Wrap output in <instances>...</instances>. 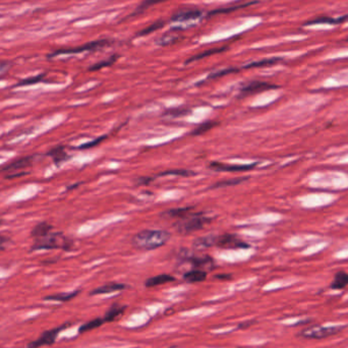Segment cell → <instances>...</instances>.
Instances as JSON below:
<instances>
[{"instance_id":"obj_1","label":"cell","mask_w":348,"mask_h":348,"mask_svg":"<svg viewBox=\"0 0 348 348\" xmlns=\"http://www.w3.org/2000/svg\"><path fill=\"white\" fill-rule=\"evenodd\" d=\"M171 233L163 229H147L137 233L131 239V244L138 250L153 251L166 244Z\"/></svg>"},{"instance_id":"obj_2","label":"cell","mask_w":348,"mask_h":348,"mask_svg":"<svg viewBox=\"0 0 348 348\" xmlns=\"http://www.w3.org/2000/svg\"><path fill=\"white\" fill-rule=\"evenodd\" d=\"M73 247V242L61 232H50L42 238L34 239V243L31 247V251H43V250H64L69 251Z\"/></svg>"},{"instance_id":"obj_3","label":"cell","mask_w":348,"mask_h":348,"mask_svg":"<svg viewBox=\"0 0 348 348\" xmlns=\"http://www.w3.org/2000/svg\"><path fill=\"white\" fill-rule=\"evenodd\" d=\"M210 221L211 219L203 213H190L186 217L178 219L173 227L179 234L189 235L203 229Z\"/></svg>"},{"instance_id":"obj_4","label":"cell","mask_w":348,"mask_h":348,"mask_svg":"<svg viewBox=\"0 0 348 348\" xmlns=\"http://www.w3.org/2000/svg\"><path fill=\"white\" fill-rule=\"evenodd\" d=\"M345 326H313L301 332V336L304 339H324L330 336L340 333Z\"/></svg>"},{"instance_id":"obj_5","label":"cell","mask_w":348,"mask_h":348,"mask_svg":"<svg viewBox=\"0 0 348 348\" xmlns=\"http://www.w3.org/2000/svg\"><path fill=\"white\" fill-rule=\"evenodd\" d=\"M215 247H218L224 250H235V249H249L250 244L244 242L237 235L224 233L216 235L215 238Z\"/></svg>"},{"instance_id":"obj_6","label":"cell","mask_w":348,"mask_h":348,"mask_svg":"<svg viewBox=\"0 0 348 348\" xmlns=\"http://www.w3.org/2000/svg\"><path fill=\"white\" fill-rule=\"evenodd\" d=\"M112 42L109 40H98V41H94V42H90L88 44H85L83 46H79L77 48H71V49H61V50H57L55 52L51 53L48 55L49 58L51 57H55L58 55H63V54H77V53H81V52H86V51H95V50H99L104 48L108 45H110Z\"/></svg>"},{"instance_id":"obj_7","label":"cell","mask_w":348,"mask_h":348,"mask_svg":"<svg viewBox=\"0 0 348 348\" xmlns=\"http://www.w3.org/2000/svg\"><path fill=\"white\" fill-rule=\"evenodd\" d=\"M35 161V156H26V157H22L19 159H16L13 162L8 163V164L4 165L1 169H0V172H5L7 174H14V173H19L20 172H25V169L28 167H31L33 165V163ZM6 174V175H7Z\"/></svg>"},{"instance_id":"obj_8","label":"cell","mask_w":348,"mask_h":348,"mask_svg":"<svg viewBox=\"0 0 348 348\" xmlns=\"http://www.w3.org/2000/svg\"><path fill=\"white\" fill-rule=\"evenodd\" d=\"M66 327H67V325L65 324V325L60 326V327H57V328H54L52 330L45 331L42 335L39 337L38 339H36L33 342H31L27 348H39V347H42L45 345H52L55 342L60 331L65 329Z\"/></svg>"},{"instance_id":"obj_9","label":"cell","mask_w":348,"mask_h":348,"mask_svg":"<svg viewBox=\"0 0 348 348\" xmlns=\"http://www.w3.org/2000/svg\"><path fill=\"white\" fill-rule=\"evenodd\" d=\"M277 88H279V87L276 85H273V84H270V83H266V81L253 80V81H250V83L245 84L243 87H241L240 95L241 96H250V95L259 94V93H261V92L269 91V90L277 89Z\"/></svg>"},{"instance_id":"obj_10","label":"cell","mask_w":348,"mask_h":348,"mask_svg":"<svg viewBox=\"0 0 348 348\" xmlns=\"http://www.w3.org/2000/svg\"><path fill=\"white\" fill-rule=\"evenodd\" d=\"M258 165V163H252L247 165H229L220 162H211L209 168L214 171H224V172H244L253 169Z\"/></svg>"},{"instance_id":"obj_11","label":"cell","mask_w":348,"mask_h":348,"mask_svg":"<svg viewBox=\"0 0 348 348\" xmlns=\"http://www.w3.org/2000/svg\"><path fill=\"white\" fill-rule=\"evenodd\" d=\"M188 257H186V260L190 262L191 265L193 266L194 268L197 269H200V270H213L214 267H215V263H214V260L209 257V255L207 254H204V255H189L187 254Z\"/></svg>"},{"instance_id":"obj_12","label":"cell","mask_w":348,"mask_h":348,"mask_svg":"<svg viewBox=\"0 0 348 348\" xmlns=\"http://www.w3.org/2000/svg\"><path fill=\"white\" fill-rule=\"evenodd\" d=\"M202 16H203V12L200 9H194V8L181 9V10H179L178 13H176L175 15H173L172 20H173V22H176V23L189 22V20L198 19Z\"/></svg>"},{"instance_id":"obj_13","label":"cell","mask_w":348,"mask_h":348,"mask_svg":"<svg viewBox=\"0 0 348 348\" xmlns=\"http://www.w3.org/2000/svg\"><path fill=\"white\" fill-rule=\"evenodd\" d=\"M46 155L53 160L54 164L56 166H60L63 162L69 159V155L66 153L65 148L63 146H56L52 148L46 153Z\"/></svg>"},{"instance_id":"obj_14","label":"cell","mask_w":348,"mask_h":348,"mask_svg":"<svg viewBox=\"0 0 348 348\" xmlns=\"http://www.w3.org/2000/svg\"><path fill=\"white\" fill-rule=\"evenodd\" d=\"M52 230L53 226L48 222H40L32 229L31 235H32L33 239H38L46 237L50 232H52Z\"/></svg>"},{"instance_id":"obj_15","label":"cell","mask_w":348,"mask_h":348,"mask_svg":"<svg viewBox=\"0 0 348 348\" xmlns=\"http://www.w3.org/2000/svg\"><path fill=\"white\" fill-rule=\"evenodd\" d=\"M126 288H127L126 284H122V283H109V284H105L103 286H100V287L94 289L93 291L91 292V295L107 294V293H112V292H115V291L124 290Z\"/></svg>"},{"instance_id":"obj_16","label":"cell","mask_w":348,"mask_h":348,"mask_svg":"<svg viewBox=\"0 0 348 348\" xmlns=\"http://www.w3.org/2000/svg\"><path fill=\"white\" fill-rule=\"evenodd\" d=\"M348 20V15L343 16L341 17L338 18H333V17H328V16H320L316 17L313 20H310V22L305 23L304 26H310V25H319V24H330V25H339L341 23L347 22Z\"/></svg>"},{"instance_id":"obj_17","label":"cell","mask_w":348,"mask_h":348,"mask_svg":"<svg viewBox=\"0 0 348 348\" xmlns=\"http://www.w3.org/2000/svg\"><path fill=\"white\" fill-rule=\"evenodd\" d=\"M173 281H175V278H174L173 276L168 275V274H161V275H157V276H154V277H151V278L147 279L145 282V285H146V287H155V286L166 284V283L173 282Z\"/></svg>"},{"instance_id":"obj_18","label":"cell","mask_w":348,"mask_h":348,"mask_svg":"<svg viewBox=\"0 0 348 348\" xmlns=\"http://www.w3.org/2000/svg\"><path fill=\"white\" fill-rule=\"evenodd\" d=\"M207 272L200 269L191 270L183 274V279L189 283H199L206 280Z\"/></svg>"},{"instance_id":"obj_19","label":"cell","mask_w":348,"mask_h":348,"mask_svg":"<svg viewBox=\"0 0 348 348\" xmlns=\"http://www.w3.org/2000/svg\"><path fill=\"white\" fill-rule=\"evenodd\" d=\"M126 309L127 308L125 305H119V304L112 305L111 308H109V310L106 312L105 316H103L105 322H113L114 320L118 319L119 316H121L122 314L125 313Z\"/></svg>"},{"instance_id":"obj_20","label":"cell","mask_w":348,"mask_h":348,"mask_svg":"<svg viewBox=\"0 0 348 348\" xmlns=\"http://www.w3.org/2000/svg\"><path fill=\"white\" fill-rule=\"evenodd\" d=\"M348 285V274L344 271H339L334 276V280L331 283V288L333 289H343Z\"/></svg>"},{"instance_id":"obj_21","label":"cell","mask_w":348,"mask_h":348,"mask_svg":"<svg viewBox=\"0 0 348 348\" xmlns=\"http://www.w3.org/2000/svg\"><path fill=\"white\" fill-rule=\"evenodd\" d=\"M193 208L194 207H182V208L171 209V210H168V211L163 213V215L166 217H169V218H176L178 220V219L186 217L187 215L191 213L193 211Z\"/></svg>"},{"instance_id":"obj_22","label":"cell","mask_w":348,"mask_h":348,"mask_svg":"<svg viewBox=\"0 0 348 348\" xmlns=\"http://www.w3.org/2000/svg\"><path fill=\"white\" fill-rule=\"evenodd\" d=\"M79 293V290H76V291H73V292H61V293H57V294L48 295V296H46V298H44V300L45 301H53L65 302V301H69L73 299H75Z\"/></svg>"},{"instance_id":"obj_23","label":"cell","mask_w":348,"mask_h":348,"mask_svg":"<svg viewBox=\"0 0 348 348\" xmlns=\"http://www.w3.org/2000/svg\"><path fill=\"white\" fill-rule=\"evenodd\" d=\"M215 238H216V235L214 234L199 237L193 241V247L197 249H207V248L215 247Z\"/></svg>"},{"instance_id":"obj_24","label":"cell","mask_w":348,"mask_h":348,"mask_svg":"<svg viewBox=\"0 0 348 348\" xmlns=\"http://www.w3.org/2000/svg\"><path fill=\"white\" fill-rule=\"evenodd\" d=\"M227 50V47H220V48H214V49H210V50H207V51H204V52L200 53V54H197L194 55L192 57H190V59H188L186 61V64L188 63H193V61H198V60H201V59H204L206 57H209V56H212L214 54H218V53H221L223 52V51Z\"/></svg>"},{"instance_id":"obj_25","label":"cell","mask_w":348,"mask_h":348,"mask_svg":"<svg viewBox=\"0 0 348 348\" xmlns=\"http://www.w3.org/2000/svg\"><path fill=\"white\" fill-rule=\"evenodd\" d=\"M282 61V58L280 57H272V58H267V59H263L260 61H254V63H251L247 65H244L243 68H253V67H264V66H271L274 64H277L278 63Z\"/></svg>"},{"instance_id":"obj_26","label":"cell","mask_w":348,"mask_h":348,"mask_svg":"<svg viewBox=\"0 0 348 348\" xmlns=\"http://www.w3.org/2000/svg\"><path fill=\"white\" fill-rule=\"evenodd\" d=\"M168 175H174V176H183V177H190V176H194L196 175V172H193L191 170H188V169H173V170H167V171H163L155 177H161V176H168Z\"/></svg>"},{"instance_id":"obj_27","label":"cell","mask_w":348,"mask_h":348,"mask_svg":"<svg viewBox=\"0 0 348 348\" xmlns=\"http://www.w3.org/2000/svg\"><path fill=\"white\" fill-rule=\"evenodd\" d=\"M104 323H105L104 318H96V319L92 320V321H90V322H88V323H86V324H84V325H81V326L79 327V334L90 332V331H92V330L99 328V327H101Z\"/></svg>"},{"instance_id":"obj_28","label":"cell","mask_w":348,"mask_h":348,"mask_svg":"<svg viewBox=\"0 0 348 348\" xmlns=\"http://www.w3.org/2000/svg\"><path fill=\"white\" fill-rule=\"evenodd\" d=\"M248 179H249L248 177H239V178H233V179H228V180L218 181L216 183H214L212 187H210V189L215 190V189H223V188H228V187H234V186H237V184L242 183L243 181H247Z\"/></svg>"},{"instance_id":"obj_29","label":"cell","mask_w":348,"mask_h":348,"mask_svg":"<svg viewBox=\"0 0 348 348\" xmlns=\"http://www.w3.org/2000/svg\"><path fill=\"white\" fill-rule=\"evenodd\" d=\"M180 39L181 37L176 33H167L165 35H163L160 39H158L157 44L159 46H168L178 42Z\"/></svg>"},{"instance_id":"obj_30","label":"cell","mask_w":348,"mask_h":348,"mask_svg":"<svg viewBox=\"0 0 348 348\" xmlns=\"http://www.w3.org/2000/svg\"><path fill=\"white\" fill-rule=\"evenodd\" d=\"M218 125V122L216 121H206L202 124L201 126H199L197 128H194L191 131V136H201L205 132H207L209 130H211L213 127H215Z\"/></svg>"},{"instance_id":"obj_31","label":"cell","mask_w":348,"mask_h":348,"mask_svg":"<svg viewBox=\"0 0 348 348\" xmlns=\"http://www.w3.org/2000/svg\"><path fill=\"white\" fill-rule=\"evenodd\" d=\"M118 59V55H112L110 56L109 58L103 60V61H100V63H97L96 64L92 65L89 70L90 71H97V70H100L102 68L104 67H108V66H111L112 64L115 63V61Z\"/></svg>"},{"instance_id":"obj_32","label":"cell","mask_w":348,"mask_h":348,"mask_svg":"<svg viewBox=\"0 0 348 348\" xmlns=\"http://www.w3.org/2000/svg\"><path fill=\"white\" fill-rule=\"evenodd\" d=\"M239 69L238 68H233V67H229V68H225V69H221L218 71H215V73H212L209 75V77L207 78V79H218L224 76H227L229 74H235L238 73Z\"/></svg>"},{"instance_id":"obj_33","label":"cell","mask_w":348,"mask_h":348,"mask_svg":"<svg viewBox=\"0 0 348 348\" xmlns=\"http://www.w3.org/2000/svg\"><path fill=\"white\" fill-rule=\"evenodd\" d=\"M45 77V74H41V75H38L36 77H32V78H28V79H25L23 80H20L18 84L16 85V87H24V86H30V85H35L37 83H39V81L42 80Z\"/></svg>"},{"instance_id":"obj_34","label":"cell","mask_w":348,"mask_h":348,"mask_svg":"<svg viewBox=\"0 0 348 348\" xmlns=\"http://www.w3.org/2000/svg\"><path fill=\"white\" fill-rule=\"evenodd\" d=\"M190 112V109H186V108H172L169 110H166L164 112V115L170 116V117H180V116H184L189 114Z\"/></svg>"},{"instance_id":"obj_35","label":"cell","mask_w":348,"mask_h":348,"mask_svg":"<svg viewBox=\"0 0 348 348\" xmlns=\"http://www.w3.org/2000/svg\"><path fill=\"white\" fill-rule=\"evenodd\" d=\"M107 137H108L107 135L99 137V138H97V139H95V140H93V141L86 142V144H83V145H80V146L77 147V149H78V150H89V149H92V148H94V147L98 146V145L100 144V142H103Z\"/></svg>"},{"instance_id":"obj_36","label":"cell","mask_w":348,"mask_h":348,"mask_svg":"<svg viewBox=\"0 0 348 348\" xmlns=\"http://www.w3.org/2000/svg\"><path fill=\"white\" fill-rule=\"evenodd\" d=\"M163 26H164V22H162V20H160V22L152 24L151 26L147 27L146 29L142 30L141 32L138 34V36H146V35H149V34H151V33H153V32H155L156 30L161 29Z\"/></svg>"},{"instance_id":"obj_37","label":"cell","mask_w":348,"mask_h":348,"mask_svg":"<svg viewBox=\"0 0 348 348\" xmlns=\"http://www.w3.org/2000/svg\"><path fill=\"white\" fill-rule=\"evenodd\" d=\"M164 1H167V0H145L144 2H142L140 4V6L138 7L137 12L135 13L136 14H139L141 12H142V10H145L147 8H149L150 6L152 5H155V4H158V3H161V2H164Z\"/></svg>"},{"instance_id":"obj_38","label":"cell","mask_w":348,"mask_h":348,"mask_svg":"<svg viewBox=\"0 0 348 348\" xmlns=\"http://www.w3.org/2000/svg\"><path fill=\"white\" fill-rule=\"evenodd\" d=\"M9 243H12V239H10V237H6V235L0 234V252L5 251Z\"/></svg>"},{"instance_id":"obj_39","label":"cell","mask_w":348,"mask_h":348,"mask_svg":"<svg viewBox=\"0 0 348 348\" xmlns=\"http://www.w3.org/2000/svg\"><path fill=\"white\" fill-rule=\"evenodd\" d=\"M253 2L252 3H248V4H243V5H238V6H234L232 8H227V9H218V10H214V12H212L210 15H218V14H227V13H230V12H234V10H237L238 8H241L243 6H247V5H250V4H253Z\"/></svg>"},{"instance_id":"obj_40","label":"cell","mask_w":348,"mask_h":348,"mask_svg":"<svg viewBox=\"0 0 348 348\" xmlns=\"http://www.w3.org/2000/svg\"><path fill=\"white\" fill-rule=\"evenodd\" d=\"M155 178L156 177H141L138 179V182H139V184H144L145 186V184L151 183V181H153Z\"/></svg>"},{"instance_id":"obj_41","label":"cell","mask_w":348,"mask_h":348,"mask_svg":"<svg viewBox=\"0 0 348 348\" xmlns=\"http://www.w3.org/2000/svg\"><path fill=\"white\" fill-rule=\"evenodd\" d=\"M8 66H9V64L7 63H0V73L6 70L8 68Z\"/></svg>"},{"instance_id":"obj_42","label":"cell","mask_w":348,"mask_h":348,"mask_svg":"<svg viewBox=\"0 0 348 348\" xmlns=\"http://www.w3.org/2000/svg\"><path fill=\"white\" fill-rule=\"evenodd\" d=\"M81 183H83V182H78V183H75V184H71V186H69V187H67V188H66V190H75V189L79 188Z\"/></svg>"},{"instance_id":"obj_43","label":"cell","mask_w":348,"mask_h":348,"mask_svg":"<svg viewBox=\"0 0 348 348\" xmlns=\"http://www.w3.org/2000/svg\"><path fill=\"white\" fill-rule=\"evenodd\" d=\"M216 278H218V279H230L231 276L230 275H217Z\"/></svg>"},{"instance_id":"obj_44","label":"cell","mask_w":348,"mask_h":348,"mask_svg":"<svg viewBox=\"0 0 348 348\" xmlns=\"http://www.w3.org/2000/svg\"><path fill=\"white\" fill-rule=\"evenodd\" d=\"M346 41H348V39H347V40H346Z\"/></svg>"}]
</instances>
